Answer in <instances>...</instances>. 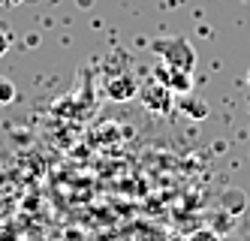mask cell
I'll use <instances>...</instances> for the list:
<instances>
[{"instance_id": "7", "label": "cell", "mask_w": 250, "mask_h": 241, "mask_svg": "<svg viewBox=\"0 0 250 241\" xmlns=\"http://www.w3.org/2000/svg\"><path fill=\"white\" fill-rule=\"evenodd\" d=\"M6 51H9V33H6L3 27H0V58H3Z\"/></svg>"}, {"instance_id": "4", "label": "cell", "mask_w": 250, "mask_h": 241, "mask_svg": "<svg viewBox=\"0 0 250 241\" xmlns=\"http://www.w3.org/2000/svg\"><path fill=\"white\" fill-rule=\"evenodd\" d=\"M105 90H109V97H112V100L124 103V100H130V97L139 94V85L133 82V76H115V79H109Z\"/></svg>"}, {"instance_id": "8", "label": "cell", "mask_w": 250, "mask_h": 241, "mask_svg": "<svg viewBox=\"0 0 250 241\" xmlns=\"http://www.w3.org/2000/svg\"><path fill=\"white\" fill-rule=\"evenodd\" d=\"M247 82H250V69H247Z\"/></svg>"}, {"instance_id": "2", "label": "cell", "mask_w": 250, "mask_h": 241, "mask_svg": "<svg viewBox=\"0 0 250 241\" xmlns=\"http://www.w3.org/2000/svg\"><path fill=\"white\" fill-rule=\"evenodd\" d=\"M139 103L148 109L151 115H169L172 112V106H175V90L169 85H163L160 79H151L139 88Z\"/></svg>"}, {"instance_id": "5", "label": "cell", "mask_w": 250, "mask_h": 241, "mask_svg": "<svg viewBox=\"0 0 250 241\" xmlns=\"http://www.w3.org/2000/svg\"><path fill=\"white\" fill-rule=\"evenodd\" d=\"M12 100H15V85L0 76V106H9Z\"/></svg>"}, {"instance_id": "3", "label": "cell", "mask_w": 250, "mask_h": 241, "mask_svg": "<svg viewBox=\"0 0 250 241\" xmlns=\"http://www.w3.org/2000/svg\"><path fill=\"white\" fill-rule=\"evenodd\" d=\"M154 79H160L163 85H169L175 94H190L193 90V76H190V69H181V66H169V64H160L154 69Z\"/></svg>"}, {"instance_id": "6", "label": "cell", "mask_w": 250, "mask_h": 241, "mask_svg": "<svg viewBox=\"0 0 250 241\" xmlns=\"http://www.w3.org/2000/svg\"><path fill=\"white\" fill-rule=\"evenodd\" d=\"M187 241H220V235L214 229H196L193 235H187Z\"/></svg>"}, {"instance_id": "1", "label": "cell", "mask_w": 250, "mask_h": 241, "mask_svg": "<svg viewBox=\"0 0 250 241\" xmlns=\"http://www.w3.org/2000/svg\"><path fill=\"white\" fill-rule=\"evenodd\" d=\"M151 51L169 66H181V69H190V72L196 66V48L184 36H160V40L151 43Z\"/></svg>"}]
</instances>
